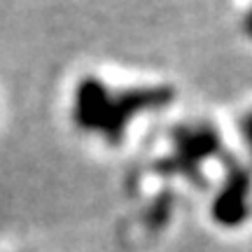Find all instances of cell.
Segmentation results:
<instances>
[{
    "label": "cell",
    "instance_id": "2",
    "mask_svg": "<svg viewBox=\"0 0 252 252\" xmlns=\"http://www.w3.org/2000/svg\"><path fill=\"white\" fill-rule=\"evenodd\" d=\"M220 150V138L215 128L208 124L185 126L175 135V152L166 157L157 168L163 173H185L189 180L198 182V166L201 161Z\"/></svg>",
    "mask_w": 252,
    "mask_h": 252
},
{
    "label": "cell",
    "instance_id": "5",
    "mask_svg": "<svg viewBox=\"0 0 252 252\" xmlns=\"http://www.w3.org/2000/svg\"><path fill=\"white\" fill-rule=\"evenodd\" d=\"M245 26H248V33H250V35H252V14H250V17H248V21H245Z\"/></svg>",
    "mask_w": 252,
    "mask_h": 252
},
{
    "label": "cell",
    "instance_id": "3",
    "mask_svg": "<svg viewBox=\"0 0 252 252\" xmlns=\"http://www.w3.org/2000/svg\"><path fill=\"white\" fill-rule=\"evenodd\" d=\"M248 194H250V173L245 168L231 166L229 180H226L222 194L215 203L217 222L224 224H238L248 213Z\"/></svg>",
    "mask_w": 252,
    "mask_h": 252
},
{
    "label": "cell",
    "instance_id": "4",
    "mask_svg": "<svg viewBox=\"0 0 252 252\" xmlns=\"http://www.w3.org/2000/svg\"><path fill=\"white\" fill-rule=\"evenodd\" d=\"M243 133H245V143H248V147L252 150V115L243 122Z\"/></svg>",
    "mask_w": 252,
    "mask_h": 252
},
{
    "label": "cell",
    "instance_id": "1",
    "mask_svg": "<svg viewBox=\"0 0 252 252\" xmlns=\"http://www.w3.org/2000/svg\"><path fill=\"white\" fill-rule=\"evenodd\" d=\"M171 100V87L110 91L100 80H84L75 96V122L87 131L108 135L110 143H119L133 115L143 110H159Z\"/></svg>",
    "mask_w": 252,
    "mask_h": 252
}]
</instances>
